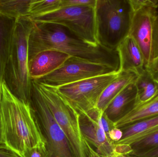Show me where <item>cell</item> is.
I'll use <instances>...</instances> for the list:
<instances>
[{"label":"cell","mask_w":158,"mask_h":157,"mask_svg":"<svg viewBox=\"0 0 158 157\" xmlns=\"http://www.w3.org/2000/svg\"><path fill=\"white\" fill-rule=\"evenodd\" d=\"M119 72L94 77L56 88L60 95L80 113L96 107L105 88L116 79Z\"/></svg>","instance_id":"cell-8"},{"label":"cell","mask_w":158,"mask_h":157,"mask_svg":"<svg viewBox=\"0 0 158 157\" xmlns=\"http://www.w3.org/2000/svg\"><path fill=\"white\" fill-rule=\"evenodd\" d=\"M0 108H1V93H0ZM2 146V137H1V123H0V148Z\"/></svg>","instance_id":"cell-31"},{"label":"cell","mask_w":158,"mask_h":157,"mask_svg":"<svg viewBox=\"0 0 158 157\" xmlns=\"http://www.w3.org/2000/svg\"><path fill=\"white\" fill-rule=\"evenodd\" d=\"M95 12L98 44L117 50L129 36L131 17L130 0H96Z\"/></svg>","instance_id":"cell-4"},{"label":"cell","mask_w":158,"mask_h":157,"mask_svg":"<svg viewBox=\"0 0 158 157\" xmlns=\"http://www.w3.org/2000/svg\"><path fill=\"white\" fill-rule=\"evenodd\" d=\"M152 49L153 60L158 56V8L153 26Z\"/></svg>","instance_id":"cell-24"},{"label":"cell","mask_w":158,"mask_h":157,"mask_svg":"<svg viewBox=\"0 0 158 157\" xmlns=\"http://www.w3.org/2000/svg\"><path fill=\"white\" fill-rule=\"evenodd\" d=\"M131 17L129 36L140 47L145 68L153 61L152 43L153 26L158 8V0H130Z\"/></svg>","instance_id":"cell-9"},{"label":"cell","mask_w":158,"mask_h":157,"mask_svg":"<svg viewBox=\"0 0 158 157\" xmlns=\"http://www.w3.org/2000/svg\"><path fill=\"white\" fill-rule=\"evenodd\" d=\"M14 21L0 15V88L5 80L10 35Z\"/></svg>","instance_id":"cell-18"},{"label":"cell","mask_w":158,"mask_h":157,"mask_svg":"<svg viewBox=\"0 0 158 157\" xmlns=\"http://www.w3.org/2000/svg\"><path fill=\"white\" fill-rule=\"evenodd\" d=\"M122 138L115 145L131 146L158 131V115L121 128Z\"/></svg>","instance_id":"cell-15"},{"label":"cell","mask_w":158,"mask_h":157,"mask_svg":"<svg viewBox=\"0 0 158 157\" xmlns=\"http://www.w3.org/2000/svg\"><path fill=\"white\" fill-rule=\"evenodd\" d=\"M157 115L158 90L155 96L148 100L135 103L124 116L114 123V127L121 129L127 125Z\"/></svg>","instance_id":"cell-16"},{"label":"cell","mask_w":158,"mask_h":157,"mask_svg":"<svg viewBox=\"0 0 158 157\" xmlns=\"http://www.w3.org/2000/svg\"><path fill=\"white\" fill-rule=\"evenodd\" d=\"M95 7L90 6H67L29 18L34 22L61 25L85 42L94 45H99L97 39Z\"/></svg>","instance_id":"cell-6"},{"label":"cell","mask_w":158,"mask_h":157,"mask_svg":"<svg viewBox=\"0 0 158 157\" xmlns=\"http://www.w3.org/2000/svg\"><path fill=\"white\" fill-rule=\"evenodd\" d=\"M33 22L27 17L14 21L11 30L5 80L19 99L30 102L31 80L28 73V45Z\"/></svg>","instance_id":"cell-3"},{"label":"cell","mask_w":158,"mask_h":157,"mask_svg":"<svg viewBox=\"0 0 158 157\" xmlns=\"http://www.w3.org/2000/svg\"><path fill=\"white\" fill-rule=\"evenodd\" d=\"M137 91V101L141 103L148 100L154 96L158 90V82L146 69L135 81Z\"/></svg>","instance_id":"cell-19"},{"label":"cell","mask_w":158,"mask_h":157,"mask_svg":"<svg viewBox=\"0 0 158 157\" xmlns=\"http://www.w3.org/2000/svg\"><path fill=\"white\" fill-rule=\"evenodd\" d=\"M62 7V0H31L29 6L28 17L49 14Z\"/></svg>","instance_id":"cell-21"},{"label":"cell","mask_w":158,"mask_h":157,"mask_svg":"<svg viewBox=\"0 0 158 157\" xmlns=\"http://www.w3.org/2000/svg\"><path fill=\"white\" fill-rule=\"evenodd\" d=\"M23 157H52V155L47 144H44L27 149Z\"/></svg>","instance_id":"cell-23"},{"label":"cell","mask_w":158,"mask_h":157,"mask_svg":"<svg viewBox=\"0 0 158 157\" xmlns=\"http://www.w3.org/2000/svg\"><path fill=\"white\" fill-rule=\"evenodd\" d=\"M127 156L135 157H158V147L146 151L132 152Z\"/></svg>","instance_id":"cell-25"},{"label":"cell","mask_w":158,"mask_h":157,"mask_svg":"<svg viewBox=\"0 0 158 157\" xmlns=\"http://www.w3.org/2000/svg\"><path fill=\"white\" fill-rule=\"evenodd\" d=\"M31 0H0V15L15 20L27 17Z\"/></svg>","instance_id":"cell-20"},{"label":"cell","mask_w":158,"mask_h":157,"mask_svg":"<svg viewBox=\"0 0 158 157\" xmlns=\"http://www.w3.org/2000/svg\"><path fill=\"white\" fill-rule=\"evenodd\" d=\"M138 75L130 72H119L118 77L105 88L96 108L104 112L111 100L129 84L133 83Z\"/></svg>","instance_id":"cell-17"},{"label":"cell","mask_w":158,"mask_h":157,"mask_svg":"<svg viewBox=\"0 0 158 157\" xmlns=\"http://www.w3.org/2000/svg\"><path fill=\"white\" fill-rule=\"evenodd\" d=\"M30 102L35 111L52 157H74L64 133L56 120L34 80L31 81Z\"/></svg>","instance_id":"cell-7"},{"label":"cell","mask_w":158,"mask_h":157,"mask_svg":"<svg viewBox=\"0 0 158 157\" xmlns=\"http://www.w3.org/2000/svg\"><path fill=\"white\" fill-rule=\"evenodd\" d=\"M35 81L56 120L64 133L74 157H90V151L94 148L85 139L81 131L79 112L60 95L56 88Z\"/></svg>","instance_id":"cell-5"},{"label":"cell","mask_w":158,"mask_h":157,"mask_svg":"<svg viewBox=\"0 0 158 157\" xmlns=\"http://www.w3.org/2000/svg\"><path fill=\"white\" fill-rule=\"evenodd\" d=\"M131 147L132 152L146 151L158 147V131L134 143Z\"/></svg>","instance_id":"cell-22"},{"label":"cell","mask_w":158,"mask_h":157,"mask_svg":"<svg viewBox=\"0 0 158 157\" xmlns=\"http://www.w3.org/2000/svg\"><path fill=\"white\" fill-rule=\"evenodd\" d=\"M70 55L64 53L47 50L40 52L28 58V73L31 80L45 76L60 67Z\"/></svg>","instance_id":"cell-12"},{"label":"cell","mask_w":158,"mask_h":157,"mask_svg":"<svg viewBox=\"0 0 158 157\" xmlns=\"http://www.w3.org/2000/svg\"><path fill=\"white\" fill-rule=\"evenodd\" d=\"M19 157L17 156V157Z\"/></svg>","instance_id":"cell-32"},{"label":"cell","mask_w":158,"mask_h":157,"mask_svg":"<svg viewBox=\"0 0 158 157\" xmlns=\"http://www.w3.org/2000/svg\"><path fill=\"white\" fill-rule=\"evenodd\" d=\"M29 40L28 58L47 50H55L70 56L112 67L119 72L120 59L117 50L85 42L65 27L50 23L33 22Z\"/></svg>","instance_id":"cell-2"},{"label":"cell","mask_w":158,"mask_h":157,"mask_svg":"<svg viewBox=\"0 0 158 157\" xmlns=\"http://www.w3.org/2000/svg\"><path fill=\"white\" fill-rule=\"evenodd\" d=\"M123 132L121 129L114 128L110 132L108 136L110 139L114 143L118 142L122 138Z\"/></svg>","instance_id":"cell-28"},{"label":"cell","mask_w":158,"mask_h":157,"mask_svg":"<svg viewBox=\"0 0 158 157\" xmlns=\"http://www.w3.org/2000/svg\"><path fill=\"white\" fill-rule=\"evenodd\" d=\"M137 99V89L134 82L126 86L111 100L104 112L115 123L133 108Z\"/></svg>","instance_id":"cell-14"},{"label":"cell","mask_w":158,"mask_h":157,"mask_svg":"<svg viewBox=\"0 0 158 157\" xmlns=\"http://www.w3.org/2000/svg\"><path fill=\"white\" fill-rule=\"evenodd\" d=\"M146 69L152 75L156 80L158 81V56L153 59Z\"/></svg>","instance_id":"cell-27"},{"label":"cell","mask_w":158,"mask_h":157,"mask_svg":"<svg viewBox=\"0 0 158 157\" xmlns=\"http://www.w3.org/2000/svg\"><path fill=\"white\" fill-rule=\"evenodd\" d=\"M118 72L112 67L78 57L70 56L58 69L35 80L56 88L84 79Z\"/></svg>","instance_id":"cell-10"},{"label":"cell","mask_w":158,"mask_h":157,"mask_svg":"<svg viewBox=\"0 0 158 157\" xmlns=\"http://www.w3.org/2000/svg\"><path fill=\"white\" fill-rule=\"evenodd\" d=\"M16 155L14 153L9 150L4 148H0V157H16Z\"/></svg>","instance_id":"cell-30"},{"label":"cell","mask_w":158,"mask_h":157,"mask_svg":"<svg viewBox=\"0 0 158 157\" xmlns=\"http://www.w3.org/2000/svg\"><path fill=\"white\" fill-rule=\"evenodd\" d=\"M0 93L1 148L23 157L27 149L47 144L31 102L16 96L5 80L1 84Z\"/></svg>","instance_id":"cell-1"},{"label":"cell","mask_w":158,"mask_h":157,"mask_svg":"<svg viewBox=\"0 0 158 157\" xmlns=\"http://www.w3.org/2000/svg\"><path fill=\"white\" fill-rule=\"evenodd\" d=\"M101 122L102 125L105 132L108 136L110 132L115 128L114 127V123L110 120L105 112H103L101 115ZM109 137V136H108Z\"/></svg>","instance_id":"cell-26"},{"label":"cell","mask_w":158,"mask_h":157,"mask_svg":"<svg viewBox=\"0 0 158 157\" xmlns=\"http://www.w3.org/2000/svg\"><path fill=\"white\" fill-rule=\"evenodd\" d=\"M103 112L96 108L87 113H80L79 122L83 135L98 154L108 156L116 152V145L107 136L101 122Z\"/></svg>","instance_id":"cell-11"},{"label":"cell","mask_w":158,"mask_h":157,"mask_svg":"<svg viewBox=\"0 0 158 157\" xmlns=\"http://www.w3.org/2000/svg\"><path fill=\"white\" fill-rule=\"evenodd\" d=\"M120 59L119 72H130L139 75L145 70V61L136 41L128 36L117 49Z\"/></svg>","instance_id":"cell-13"},{"label":"cell","mask_w":158,"mask_h":157,"mask_svg":"<svg viewBox=\"0 0 158 157\" xmlns=\"http://www.w3.org/2000/svg\"><path fill=\"white\" fill-rule=\"evenodd\" d=\"M90 157H127L126 156L122 155L119 153L114 152L113 154L108 156H104L98 153L93 148L90 151Z\"/></svg>","instance_id":"cell-29"}]
</instances>
